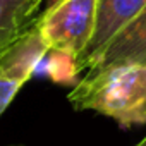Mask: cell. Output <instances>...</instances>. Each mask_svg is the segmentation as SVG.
Masks as SVG:
<instances>
[{"label":"cell","instance_id":"1","mask_svg":"<svg viewBox=\"0 0 146 146\" xmlns=\"http://www.w3.org/2000/svg\"><path fill=\"white\" fill-rule=\"evenodd\" d=\"M74 110H91L120 127L146 124V65L112 64L88 69L67 95Z\"/></svg>","mask_w":146,"mask_h":146},{"label":"cell","instance_id":"2","mask_svg":"<svg viewBox=\"0 0 146 146\" xmlns=\"http://www.w3.org/2000/svg\"><path fill=\"white\" fill-rule=\"evenodd\" d=\"M96 0H57L36 21L40 36L48 50L84 55L95 29Z\"/></svg>","mask_w":146,"mask_h":146},{"label":"cell","instance_id":"3","mask_svg":"<svg viewBox=\"0 0 146 146\" xmlns=\"http://www.w3.org/2000/svg\"><path fill=\"white\" fill-rule=\"evenodd\" d=\"M48 46L35 24L0 57V117L17 96L19 90L35 76L36 65Z\"/></svg>","mask_w":146,"mask_h":146},{"label":"cell","instance_id":"4","mask_svg":"<svg viewBox=\"0 0 146 146\" xmlns=\"http://www.w3.org/2000/svg\"><path fill=\"white\" fill-rule=\"evenodd\" d=\"M146 0H96V17L91 41L79 60L81 70L102 57L110 41L144 9Z\"/></svg>","mask_w":146,"mask_h":146},{"label":"cell","instance_id":"5","mask_svg":"<svg viewBox=\"0 0 146 146\" xmlns=\"http://www.w3.org/2000/svg\"><path fill=\"white\" fill-rule=\"evenodd\" d=\"M112 64L146 65V5L144 9L110 41L93 67ZM91 69V67H90Z\"/></svg>","mask_w":146,"mask_h":146},{"label":"cell","instance_id":"6","mask_svg":"<svg viewBox=\"0 0 146 146\" xmlns=\"http://www.w3.org/2000/svg\"><path fill=\"white\" fill-rule=\"evenodd\" d=\"M43 0H0V57L33 24Z\"/></svg>","mask_w":146,"mask_h":146},{"label":"cell","instance_id":"7","mask_svg":"<svg viewBox=\"0 0 146 146\" xmlns=\"http://www.w3.org/2000/svg\"><path fill=\"white\" fill-rule=\"evenodd\" d=\"M79 72H81V65L74 55L57 52V50H46V53L36 65L35 74H43L45 78H50L55 83L74 86L79 81L78 79Z\"/></svg>","mask_w":146,"mask_h":146},{"label":"cell","instance_id":"8","mask_svg":"<svg viewBox=\"0 0 146 146\" xmlns=\"http://www.w3.org/2000/svg\"><path fill=\"white\" fill-rule=\"evenodd\" d=\"M136 146H146V137H144V139H143V141H139V143H137V144H136Z\"/></svg>","mask_w":146,"mask_h":146}]
</instances>
